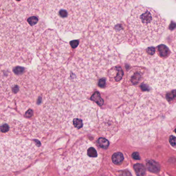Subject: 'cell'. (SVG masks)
I'll use <instances>...</instances> for the list:
<instances>
[{
    "instance_id": "obj_12",
    "label": "cell",
    "mask_w": 176,
    "mask_h": 176,
    "mask_svg": "<svg viewBox=\"0 0 176 176\" xmlns=\"http://www.w3.org/2000/svg\"><path fill=\"white\" fill-rule=\"evenodd\" d=\"M124 75V72L120 67H115L111 69L110 72V77L115 82H119L122 79Z\"/></svg>"
},
{
    "instance_id": "obj_27",
    "label": "cell",
    "mask_w": 176,
    "mask_h": 176,
    "mask_svg": "<svg viewBox=\"0 0 176 176\" xmlns=\"http://www.w3.org/2000/svg\"><path fill=\"white\" fill-rule=\"evenodd\" d=\"M174 132L176 133V129H175V130H174Z\"/></svg>"
},
{
    "instance_id": "obj_22",
    "label": "cell",
    "mask_w": 176,
    "mask_h": 176,
    "mask_svg": "<svg viewBox=\"0 0 176 176\" xmlns=\"http://www.w3.org/2000/svg\"><path fill=\"white\" fill-rule=\"evenodd\" d=\"M146 51L147 52V53L148 54H149L150 56H152V55H153L154 53H155L156 49H155V48L153 47H148V48H147Z\"/></svg>"
},
{
    "instance_id": "obj_25",
    "label": "cell",
    "mask_w": 176,
    "mask_h": 176,
    "mask_svg": "<svg viewBox=\"0 0 176 176\" xmlns=\"http://www.w3.org/2000/svg\"><path fill=\"white\" fill-rule=\"evenodd\" d=\"M79 41L78 40H73L70 42V46L73 48H76L79 45Z\"/></svg>"
},
{
    "instance_id": "obj_10",
    "label": "cell",
    "mask_w": 176,
    "mask_h": 176,
    "mask_svg": "<svg viewBox=\"0 0 176 176\" xmlns=\"http://www.w3.org/2000/svg\"><path fill=\"white\" fill-rule=\"evenodd\" d=\"M45 0H5L2 9L4 13L8 14L13 12H22L29 13H36Z\"/></svg>"
},
{
    "instance_id": "obj_1",
    "label": "cell",
    "mask_w": 176,
    "mask_h": 176,
    "mask_svg": "<svg viewBox=\"0 0 176 176\" xmlns=\"http://www.w3.org/2000/svg\"><path fill=\"white\" fill-rule=\"evenodd\" d=\"M46 10L63 33L85 31L93 18L88 0H47Z\"/></svg>"
},
{
    "instance_id": "obj_21",
    "label": "cell",
    "mask_w": 176,
    "mask_h": 176,
    "mask_svg": "<svg viewBox=\"0 0 176 176\" xmlns=\"http://www.w3.org/2000/svg\"><path fill=\"white\" fill-rule=\"evenodd\" d=\"M166 96H167V99L168 100H169V101L171 100L175 97H176V90H174V91H172V92H171V93H169L167 94Z\"/></svg>"
},
{
    "instance_id": "obj_8",
    "label": "cell",
    "mask_w": 176,
    "mask_h": 176,
    "mask_svg": "<svg viewBox=\"0 0 176 176\" xmlns=\"http://www.w3.org/2000/svg\"><path fill=\"white\" fill-rule=\"evenodd\" d=\"M97 123L96 106L93 103L84 102L73 107L67 125L70 132L80 134L90 130Z\"/></svg>"
},
{
    "instance_id": "obj_7",
    "label": "cell",
    "mask_w": 176,
    "mask_h": 176,
    "mask_svg": "<svg viewBox=\"0 0 176 176\" xmlns=\"http://www.w3.org/2000/svg\"><path fill=\"white\" fill-rule=\"evenodd\" d=\"M35 46L37 55L40 60L50 67H60L69 58L70 49L68 44L52 29L42 33Z\"/></svg>"
},
{
    "instance_id": "obj_16",
    "label": "cell",
    "mask_w": 176,
    "mask_h": 176,
    "mask_svg": "<svg viewBox=\"0 0 176 176\" xmlns=\"http://www.w3.org/2000/svg\"><path fill=\"white\" fill-rule=\"evenodd\" d=\"M124 159L123 154L121 153H116L113 155L112 160L115 164H120L122 163Z\"/></svg>"
},
{
    "instance_id": "obj_20",
    "label": "cell",
    "mask_w": 176,
    "mask_h": 176,
    "mask_svg": "<svg viewBox=\"0 0 176 176\" xmlns=\"http://www.w3.org/2000/svg\"><path fill=\"white\" fill-rule=\"evenodd\" d=\"M171 46L173 49H174V51H176V28L174 32L172 34Z\"/></svg>"
},
{
    "instance_id": "obj_11",
    "label": "cell",
    "mask_w": 176,
    "mask_h": 176,
    "mask_svg": "<svg viewBox=\"0 0 176 176\" xmlns=\"http://www.w3.org/2000/svg\"><path fill=\"white\" fill-rule=\"evenodd\" d=\"M99 129L104 136H112L117 130V123L112 117L104 115L100 118Z\"/></svg>"
},
{
    "instance_id": "obj_24",
    "label": "cell",
    "mask_w": 176,
    "mask_h": 176,
    "mask_svg": "<svg viewBox=\"0 0 176 176\" xmlns=\"http://www.w3.org/2000/svg\"><path fill=\"white\" fill-rule=\"evenodd\" d=\"M98 84H99V86L100 88H103L105 87V84H106L105 79L102 78V79H100L99 81V83H98Z\"/></svg>"
},
{
    "instance_id": "obj_18",
    "label": "cell",
    "mask_w": 176,
    "mask_h": 176,
    "mask_svg": "<svg viewBox=\"0 0 176 176\" xmlns=\"http://www.w3.org/2000/svg\"><path fill=\"white\" fill-rule=\"evenodd\" d=\"M91 100L96 102L99 106H102L103 104V100L100 96V93L98 92L94 93L91 97Z\"/></svg>"
},
{
    "instance_id": "obj_13",
    "label": "cell",
    "mask_w": 176,
    "mask_h": 176,
    "mask_svg": "<svg viewBox=\"0 0 176 176\" xmlns=\"http://www.w3.org/2000/svg\"><path fill=\"white\" fill-rule=\"evenodd\" d=\"M143 78V72L140 71H133L129 75V80L132 85H136Z\"/></svg>"
},
{
    "instance_id": "obj_3",
    "label": "cell",
    "mask_w": 176,
    "mask_h": 176,
    "mask_svg": "<svg viewBox=\"0 0 176 176\" xmlns=\"http://www.w3.org/2000/svg\"><path fill=\"white\" fill-rule=\"evenodd\" d=\"M127 23L133 35L144 43L158 41L166 28V21L158 12L142 5L131 10Z\"/></svg>"
},
{
    "instance_id": "obj_14",
    "label": "cell",
    "mask_w": 176,
    "mask_h": 176,
    "mask_svg": "<svg viewBox=\"0 0 176 176\" xmlns=\"http://www.w3.org/2000/svg\"><path fill=\"white\" fill-rule=\"evenodd\" d=\"M146 166L150 172L157 173L160 171V166L159 164L154 160H149L146 162Z\"/></svg>"
},
{
    "instance_id": "obj_9",
    "label": "cell",
    "mask_w": 176,
    "mask_h": 176,
    "mask_svg": "<svg viewBox=\"0 0 176 176\" xmlns=\"http://www.w3.org/2000/svg\"><path fill=\"white\" fill-rule=\"evenodd\" d=\"M136 0H90L99 20L118 19Z\"/></svg>"
},
{
    "instance_id": "obj_5",
    "label": "cell",
    "mask_w": 176,
    "mask_h": 176,
    "mask_svg": "<svg viewBox=\"0 0 176 176\" xmlns=\"http://www.w3.org/2000/svg\"><path fill=\"white\" fill-rule=\"evenodd\" d=\"M77 53L79 59L96 72L105 70L118 60L114 48L97 34L88 37L82 42Z\"/></svg>"
},
{
    "instance_id": "obj_6",
    "label": "cell",
    "mask_w": 176,
    "mask_h": 176,
    "mask_svg": "<svg viewBox=\"0 0 176 176\" xmlns=\"http://www.w3.org/2000/svg\"><path fill=\"white\" fill-rule=\"evenodd\" d=\"M65 84L66 90L73 98H83L93 91L96 84V72L79 59L68 65Z\"/></svg>"
},
{
    "instance_id": "obj_4",
    "label": "cell",
    "mask_w": 176,
    "mask_h": 176,
    "mask_svg": "<svg viewBox=\"0 0 176 176\" xmlns=\"http://www.w3.org/2000/svg\"><path fill=\"white\" fill-rule=\"evenodd\" d=\"M37 151V146L29 140L20 138H1V171L11 172L22 169L34 159Z\"/></svg>"
},
{
    "instance_id": "obj_15",
    "label": "cell",
    "mask_w": 176,
    "mask_h": 176,
    "mask_svg": "<svg viewBox=\"0 0 176 176\" xmlns=\"http://www.w3.org/2000/svg\"><path fill=\"white\" fill-rule=\"evenodd\" d=\"M134 169L137 176H144L145 174L146 169L142 164L137 163L134 165Z\"/></svg>"
},
{
    "instance_id": "obj_23",
    "label": "cell",
    "mask_w": 176,
    "mask_h": 176,
    "mask_svg": "<svg viewBox=\"0 0 176 176\" xmlns=\"http://www.w3.org/2000/svg\"><path fill=\"white\" fill-rule=\"evenodd\" d=\"M169 143L171 144V145L172 146H175L176 145V137L171 136L169 138Z\"/></svg>"
},
{
    "instance_id": "obj_2",
    "label": "cell",
    "mask_w": 176,
    "mask_h": 176,
    "mask_svg": "<svg viewBox=\"0 0 176 176\" xmlns=\"http://www.w3.org/2000/svg\"><path fill=\"white\" fill-rule=\"evenodd\" d=\"M101 157L92 142L80 141L58 158V169L64 176H86L96 171Z\"/></svg>"
},
{
    "instance_id": "obj_17",
    "label": "cell",
    "mask_w": 176,
    "mask_h": 176,
    "mask_svg": "<svg viewBox=\"0 0 176 176\" xmlns=\"http://www.w3.org/2000/svg\"><path fill=\"white\" fill-rule=\"evenodd\" d=\"M158 50H159L160 56L162 57L167 56L169 53V51L168 47L163 44H161L158 46Z\"/></svg>"
},
{
    "instance_id": "obj_19",
    "label": "cell",
    "mask_w": 176,
    "mask_h": 176,
    "mask_svg": "<svg viewBox=\"0 0 176 176\" xmlns=\"http://www.w3.org/2000/svg\"><path fill=\"white\" fill-rule=\"evenodd\" d=\"M97 143L98 145L104 149H107L110 144L108 140L104 138H99L97 141Z\"/></svg>"
},
{
    "instance_id": "obj_26",
    "label": "cell",
    "mask_w": 176,
    "mask_h": 176,
    "mask_svg": "<svg viewBox=\"0 0 176 176\" xmlns=\"http://www.w3.org/2000/svg\"><path fill=\"white\" fill-rule=\"evenodd\" d=\"M132 157L133 159L134 160H138L140 159V155L138 154V153L137 152H135L133 153L132 154Z\"/></svg>"
}]
</instances>
